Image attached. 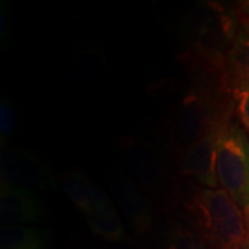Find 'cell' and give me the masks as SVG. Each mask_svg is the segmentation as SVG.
Instances as JSON below:
<instances>
[{
    "label": "cell",
    "mask_w": 249,
    "mask_h": 249,
    "mask_svg": "<svg viewBox=\"0 0 249 249\" xmlns=\"http://www.w3.org/2000/svg\"><path fill=\"white\" fill-rule=\"evenodd\" d=\"M244 216H245V220L249 222V208H247V209L244 211Z\"/></svg>",
    "instance_id": "2e32d148"
},
{
    "label": "cell",
    "mask_w": 249,
    "mask_h": 249,
    "mask_svg": "<svg viewBox=\"0 0 249 249\" xmlns=\"http://www.w3.org/2000/svg\"><path fill=\"white\" fill-rule=\"evenodd\" d=\"M240 14H238V22L242 25H247L249 27V3H242L240 6Z\"/></svg>",
    "instance_id": "9a60e30c"
},
{
    "label": "cell",
    "mask_w": 249,
    "mask_h": 249,
    "mask_svg": "<svg viewBox=\"0 0 249 249\" xmlns=\"http://www.w3.org/2000/svg\"><path fill=\"white\" fill-rule=\"evenodd\" d=\"M43 214V206L35 191L1 184L0 222L7 226H29Z\"/></svg>",
    "instance_id": "52a82bcc"
},
{
    "label": "cell",
    "mask_w": 249,
    "mask_h": 249,
    "mask_svg": "<svg viewBox=\"0 0 249 249\" xmlns=\"http://www.w3.org/2000/svg\"><path fill=\"white\" fill-rule=\"evenodd\" d=\"M62 187L96 235L109 242L127 240V232L114 202L106 191L91 183L83 172L76 169L65 172L62 176Z\"/></svg>",
    "instance_id": "3957f363"
},
{
    "label": "cell",
    "mask_w": 249,
    "mask_h": 249,
    "mask_svg": "<svg viewBox=\"0 0 249 249\" xmlns=\"http://www.w3.org/2000/svg\"><path fill=\"white\" fill-rule=\"evenodd\" d=\"M247 249H249V247H248V248H247Z\"/></svg>",
    "instance_id": "ac0fdd59"
},
{
    "label": "cell",
    "mask_w": 249,
    "mask_h": 249,
    "mask_svg": "<svg viewBox=\"0 0 249 249\" xmlns=\"http://www.w3.org/2000/svg\"><path fill=\"white\" fill-rule=\"evenodd\" d=\"M216 173L219 187L240 209L249 208V137L232 119L219 137Z\"/></svg>",
    "instance_id": "277c9868"
},
{
    "label": "cell",
    "mask_w": 249,
    "mask_h": 249,
    "mask_svg": "<svg viewBox=\"0 0 249 249\" xmlns=\"http://www.w3.org/2000/svg\"><path fill=\"white\" fill-rule=\"evenodd\" d=\"M198 72L201 76L183 97L173 124L178 155L234 116L231 98L220 79L211 72Z\"/></svg>",
    "instance_id": "6da1fadb"
},
{
    "label": "cell",
    "mask_w": 249,
    "mask_h": 249,
    "mask_svg": "<svg viewBox=\"0 0 249 249\" xmlns=\"http://www.w3.org/2000/svg\"><path fill=\"white\" fill-rule=\"evenodd\" d=\"M109 184L116 202L129 217L134 229L142 234L148 231L152 223V208L147 196H142L130 178L121 175H115Z\"/></svg>",
    "instance_id": "9c48e42d"
},
{
    "label": "cell",
    "mask_w": 249,
    "mask_h": 249,
    "mask_svg": "<svg viewBox=\"0 0 249 249\" xmlns=\"http://www.w3.org/2000/svg\"><path fill=\"white\" fill-rule=\"evenodd\" d=\"M47 232L35 226H7L0 231V249H47Z\"/></svg>",
    "instance_id": "8fae6325"
},
{
    "label": "cell",
    "mask_w": 249,
    "mask_h": 249,
    "mask_svg": "<svg viewBox=\"0 0 249 249\" xmlns=\"http://www.w3.org/2000/svg\"><path fill=\"white\" fill-rule=\"evenodd\" d=\"M240 25L217 71L220 83L227 93L237 86L249 83V27Z\"/></svg>",
    "instance_id": "ba28073f"
},
{
    "label": "cell",
    "mask_w": 249,
    "mask_h": 249,
    "mask_svg": "<svg viewBox=\"0 0 249 249\" xmlns=\"http://www.w3.org/2000/svg\"><path fill=\"white\" fill-rule=\"evenodd\" d=\"M121 152L127 168L136 175L142 186L148 190H155L165 186L166 173L162 163L158 162L151 151L142 148L140 142L124 140Z\"/></svg>",
    "instance_id": "30bf717a"
},
{
    "label": "cell",
    "mask_w": 249,
    "mask_h": 249,
    "mask_svg": "<svg viewBox=\"0 0 249 249\" xmlns=\"http://www.w3.org/2000/svg\"><path fill=\"white\" fill-rule=\"evenodd\" d=\"M191 227L213 249H247L249 231L244 211L222 188L196 187L186 201Z\"/></svg>",
    "instance_id": "7a4b0ae2"
},
{
    "label": "cell",
    "mask_w": 249,
    "mask_h": 249,
    "mask_svg": "<svg viewBox=\"0 0 249 249\" xmlns=\"http://www.w3.org/2000/svg\"><path fill=\"white\" fill-rule=\"evenodd\" d=\"M50 168L27 150L7 147L1 151V184L31 191L46 190L53 184Z\"/></svg>",
    "instance_id": "8992f818"
},
{
    "label": "cell",
    "mask_w": 249,
    "mask_h": 249,
    "mask_svg": "<svg viewBox=\"0 0 249 249\" xmlns=\"http://www.w3.org/2000/svg\"><path fill=\"white\" fill-rule=\"evenodd\" d=\"M226 124L211 130L178 154V163L180 175L194 180L199 187L220 188L216 173V158L219 137Z\"/></svg>",
    "instance_id": "5b68a950"
},
{
    "label": "cell",
    "mask_w": 249,
    "mask_h": 249,
    "mask_svg": "<svg viewBox=\"0 0 249 249\" xmlns=\"http://www.w3.org/2000/svg\"><path fill=\"white\" fill-rule=\"evenodd\" d=\"M165 249H213L187 224H173L165 240Z\"/></svg>",
    "instance_id": "7c38bea8"
},
{
    "label": "cell",
    "mask_w": 249,
    "mask_h": 249,
    "mask_svg": "<svg viewBox=\"0 0 249 249\" xmlns=\"http://www.w3.org/2000/svg\"><path fill=\"white\" fill-rule=\"evenodd\" d=\"M247 222V220H245ZM247 227H248V231H249V222H247Z\"/></svg>",
    "instance_id": "e0dca14e"
},
{
    "label": "cell",
    "mask_w": 249,
    "mask_h": 249,
    "mask_svg": "<svg viewBox=\"0 0 249 249\" xmlns=\"http://www.w3.org/2000/svg\"><path fill=\"white\" fill-rule=\"evenodd\" d=\"M17 111L14 109V107L10 104L9 101H1V106H0V134H1L3 142L17 129Z\"/></svg>",
    "instance_id": "5bb4252c"
},
{
    "label": "cell",
    "mask_w": 249,
    "mask_h": 249,
    "mask_svg": "<svg viewBox=\"0 0 249 249\" xmlns=\"http://www.w3.org/2000/svg\"><path fill=\"white\" fill-rule=\"evenodd\" d=\"M229 96L232 101L234 116L238 119V124L249 137V83L231 89Z\"/></svg>",
    "instance_id": "4fadbf2b"
}]
</instances>
